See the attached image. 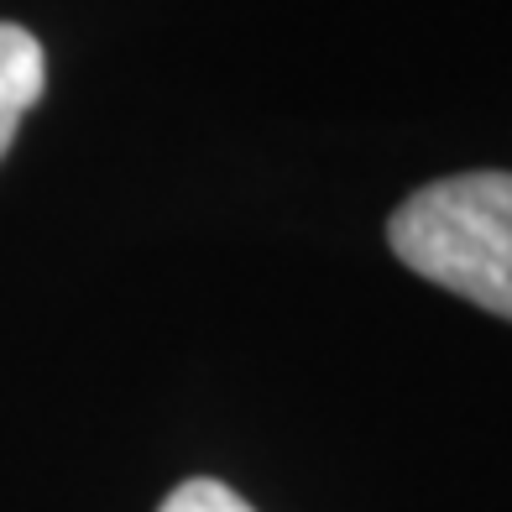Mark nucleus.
I'll return each instance as SVG.
<instances>
[{"mask_svg":"<svg viewBox=\"0 0 512 512\" xmlns=\"http://www.w3.org/2000/svg\"><path fill=\"white\" fill-rule=\"evenodd\" d=\"M387 241L424 283L512 319V173L481 168L424 183L392 209Z\"/></svg>","mask_w":512,"mask_h":512,"instance_id":"1","label":"nucleus"},{"mask_svg":"<svg viewBox=\"0 0 512 512\" xmlns=\"http://www.w3.org/2000/svg\"><path fill=\"white\" fill-rule=\"evenodd\" d=\"M42 84H48L42 42L27 27H16V21H0V157L16 142L21 115L42 100Z\"/></svg>","mask_w":512,"mask_h":512,"instance_id":"2","label":"nucleus"},{"mask_svg":"<svg viewBox=\"0 0 512 512\" xmlns=\"http://www.w3.org/2000/svg\"><path fill=\"white\" fill-rule=\"evenodd\" d=\"M157 512H256L241 492H230L225 481H209V476H194V481H183L178 492L162 497Z\"/></svg>","mask_w":512,"mask_h":512,"instance_id":"3","label":"nucleus"}]
</instances>
